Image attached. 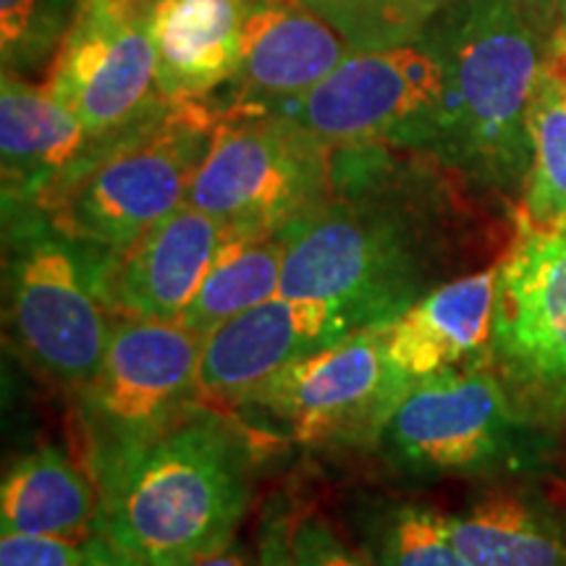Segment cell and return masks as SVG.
Here are the masks:
<instances>
[{
	"label": "cell",
	"instance_id": "cell-1",
	"mask_svg": "<svg viewBox=\"0 0 566 566\" xmlns=\"http://www.w3.org/2000/svg\"><path fill=\"white\" fill-rule=\"evenodd\" d=\"M97 533L145 566H189L237 541L252 504V443L197 407L97 480Z\"/></svg>",
	"mask_w": 566,
	"mask_h": 566
},
{
	"label": "cell",
	"instance_id": "cell-2",
	"mask_svg": "<svg viewBox=\"0 0 566 566\" xmlns=\"http://www.w3.org/2000/svg\"><path fill=\"white\" fill-rule=\"evenodd\" d=\"M520 0H449L424 30L446 74L436 158L485 195L520 200L530 176L527 108L548 40Z\"/></svg>",
	"mask_w": 566,
	"mask_h": 566
},
{
	"label": "cell",
	"instance_id": "cell-3",
	"mask_svg": "<svg viewBox=\"0 0 566 566\" xmlns=\"http://www.w3.org/2000/svg\"><path fill=\"white\" fill-rule=\"evenodd\" d=\"M6 328L48 380L80 394L111 342L105 268L113 254L61 231L45 210L3 205Z\"/></svg>",
	"mask_w": 566,
	"mask_h": 566
},
{
	"label": "cell",
	"instance_id": "cell-4",
	"mask_svg": "<svg viewBox=\"0 0 566 566\" xmlns=\"http://www.w3.org/2000/svg\"><path fill=\"white\" fill-rule=\"evenodd\" d=\"M378 446L409 478H501L537 470L551 436L514 405L491 365H464L417 380Z\"/></svg>",
	"mask_w": 566,
	"mask_h": 566
},
{
	"label": "cell",
	"instance_id": "cell-5",
	"mask_svg": "<svg viewBox=\"0 0 566 566\" xmlns=\"http://www.w3.org/2000/svg\"><path fill=\"white\" fill-rule=\"evenodd\" d=\"M216 124L218 113L208 101L168 103L105 147L48 205V218L69 237L118 258L187 202Z\"/></svg>",
	"mask_w": 566,
	"mask_h": 566
},
{
	"label": "cell",
	"instance_id": "cell-6",
	"mask_svg": "<svg viewBox=\"0 0 566 566\" xmlns=\"http://www.w3.org/2000/svg\"><path fill=\"white\" fill-rule=\"evenodd\" d=\"M202 336L181 323L122 317L101 370L80 391L92 480L150 446L205 405Z\"/></svg>",
	"mask_w": 566,
	"mask_h": 566
},
{
	"label": "cell",
	"instance_id": "cell-7",
	"mask_svg": "<svg viewBox=\"0 0 566 566\" xmlns=\"http://www.w3.org/2000/svg\"><path fill=\"white\" fill-rule=\"evenodd\" d=\"M325 147L386 145L438 155L446 74L428 34L384 51H354L321 84L265 108Z\"/></svg>",
	"mask_w": 566,
	"mask_h": 566
},
{
	"label": "cell",
	"instance_id": "cell-8",
	"mask_svg": "<svg viewBox=\"0 0 566 566\" xmlns=\"http://www.w3.org/2000/svg\"><path fill=\"white\" fill-rule=\"evenodd\" d=\"M187 202L239 237L286 229L331 192L334 150L268 111H216Z\"/></svg>",
	"mask_w": 566,
	"mask_h": 566
},
{
	"label": "cell",
	"instance_id": "cell-9",
	"mask_svg": "<svg viewBox=\"0 0 566 566\" xmlns=\"http://www.w3.org/2000/svg\"><path fill=\"white\" fill-rule=\"evenodd\" d=\"M388 323L365 325L283 367L233 409L302 446L378 443L388 417L415 386L388 354Z\"/></svg>",
	"mask_w": 566,
	"mask_h": 566
},
{
	"label": "cell",
	"instance_id": "cell-10",
	"mask_svg": "<svg viewBox=\"0 0 566 566\" xmlns=\"http://www.w3.org/2000/svg\"><path fill=\"white\" fill-rule=\"evenodd\" d=\"M488 365L535 422L566 417V231L516 221L499 263V304Z\"/></svg>",
	"mask_w": 566,
	"mask_h": 566
},
{
	"label": "cell",
	"instance_id": "cell-11",
	"mask_svg": "<svg viewBox=\"0 0 566 566\" xmlns=\"http://www.w3.org/2000/svg\"><path fill=\"white\" fill-rule=\"evenodd\" d=\"M45 87L97 137H122L166 111L150 0H82Z\"/></svg>",
	"mask_w": 566,
	"mask_h": 566
},
{
	"label": "cell",
	"instance_id": "cell-12",
	"mask_svg": "<svg viewBox=\"0 0 566 566\" xmlns=\"http://www.w3.org/2000/svg\"><path fill=\"white\" fill-rule=\"evenodd\" d=\"M373 325L336 302L273 296L202 338L205 401L233 409L283 367Z\"/></svg>",
	"mask_w": 566,
	"mask_h": 566
},
{
	"label": "cell",
	"instance_id": "cell-13",
	"mask_svg": "<svg viewBox=\"0 0 566 566\" xmlns=\"http://www.w3.org/2000/svg\"><path fill=\"white\" fill-rule=\"evenodd\" d=\"M0 82L3 205L45 210L118 137L92 134L45 84L13 71H3Z\"/></svg>",
	"mask_w": 566,
	"mask_h": 566
},
{
	"label": "cell",
	"instance_id": "cell-14",
	"mask_svg": "<svg viewBox=\"0 0 566 566\" xmlns=\"http://www.w3.org/2000/svg\"><path fill=\"white\" fill-rule=\"evenodd\" d=\"M352 53L349 42L300 0H252L242 63L208 103L216 111H265L310 92Z\"/></svg>",
	"mask_w": 566,
	"mask_h": 566
},
{
	"label": "cell",
	"instance_id": "cell-15",
	"mask_svg": "<svg viewBox=\"0 0 566 566\" xmlns=\"http://www.w3.org/2000/svg\"><path fill=\"white\" fill-rule=\"evenodd\" d=\"M210 212L184 202L105 268V300L113 315L179 323L205 275L231 239Z\"/></svg>",
	"mask_w": 566,
	"mask_h": 566
},
{
	"label": "cell",
	"instance_id": "cell-16",
	"mask_svg": "<svg viewBox=\"0 0 566 566\" xmlns=\"http://www.w3.org/2000/svg\"><path fill=\"white\" fill-rule=\"evenodd\" d=\"M499 304V263L438 283L386 325V346L409 378L488 365Z\"/></svg>",
	"mask_w": 566,
	"mask_h": 566
},
{
	"label": "cell",
	"instance_id": "cell-17",
	"mask_svg": "<svg viewBox=\"0 0 566 566\" xmlns=\"http://www.w3.org/2000/svg\"><path fill=\"white\" fill-rule=\"evenodd\" d=\"M252 0H150L158 87L168 103L210 101L233 80Z\"/></svg>",
	"mask_w": 566,
	"mask_h": 566
},
{
	"label": "cell",
	"instance_id": "cell-18",
	"mask_svg": "<svg viewBox=\"0 0 566 566\" xmlns=\"http://www.w3.org/2000/svg\"><path fill=\"white\" fill-rule=\"evenodd\" d=\"M446 527L475 566H566V512L530 488L483 491Z\"/></svg>",
	"mask_w": 566,
	"mask_h": 566
},
{
	"label": "cell",
	"instance_id": "cell-19",
	"mask_svg": "<svg viewBox=\"0 0 566 566\" xmlns=\"http://www.w3.org/2000/svg\"><path fill=\"white\" fill-rule=\"evenodd\" d=\"M101 516V491L55 446L17 459L0 488L3 533L87 537Z\"/></svg>",
	"mask_w": 566,
	"mask_h": 566
},
{
	"label": "cell",
	"instance_id": "cell-20",
	"mask_svg": "<svg viewBox=\"0 0 566 566\" xmlns=\"http://www.w3.org/2000/svg\"><path fill=\"white\" fill-rule=\"evenodd\" d=\"M530 176L516 221L537 231L566 223V42L548 40L527 108Z\"/></svg>",
	"mask_w": 566,
	"mask_h": 566
},
{
	"label": "cell",
	"instance_id": "cell-21",
	"mask_svg": "<svg viewBox=\"0 0 566 566\" xmlns=\"http://www.w3.org/2000/svg\"><path fill=\"white\" fill-rule=\"evenodd\" d=\"M283 258H286L283 229L265 237L231 233L179 323L205 338L231 317L279 296Z\"/></svg>",
	"mask_w": 566,
	"mask_h": 566
},
{
	"label": "cell",
	"instance_id": "cell-22",
	"mask_svg": "<svg viewBox=\"0 0 566 566\" xmlns=\"http://www.w3.org/2000/svg\"><path fill=\"white\" fill-rule=\"evenodd\" d=\"M357 537L375 566H475L449 535L446 514L422 504L365 509Z\"/></svg>",
	"mask_w": 566,
	"mask_h": 566
},
{
	"label": "cell",
	"instance_id": "cell-23",
	"mask_svg": "<svg viewBox=\"0 0 566 566\" xmlns=\"http://www.w3.org/2000/svg\"><path fill=\"white\" fill-rule=\"evenodd\" d=\"M354 51H384L420 40L449 0H300Z\"/></svg>",
	"mask_w": 566,
	"mask_h": 566
},
{
	"label": "cell",
	"instance_id": "cell-24",
	"mask_svg": "<svg viewBox=\"0 0 566 566\" xmlns=\"http://www.w3.org/2000/svg\"><path fill=\"white\" fill-rule=\"evenodd\" d=\"M82 0H0L3 71L27 76L53 63Z\"/></svg>",
	"mask_w": 566,
	"mask_h": 566
},
{
	"label": "cell",
	"instance_id": "cell-25",
	"mask_svg": "<svg viewBox=\"0 0 566 566\" xmlns=\"http://www.w3.org/2000/svg\"><path fill=\"white\" fill-rule=\"evenodd\" d=\"M292 551L296 566H375L315 514H302L292 522Z\"/></svg>",
	"mask_w": 566,
	"mask_h": 566
},
{
	"label": "cell",
	"instance_id": "cell-26",
	"mask_svg": "<svg viewBox=\"0 0 566 566\" xmlns=\"http://www.w3.org/2000/svg\"><path fill=\"white\" fill-rule=\"evenodd\" d=\"M0 566H84V541L63 535L3 533Z\"/></svg>",
	"mask_w": 566,
	"mask_h": 566
},
{
	"label": "cell",
	"instance_id": "cell-27",
	"mask_svg": "<svg viewBox=\"0 0 566 566\" xmlns=\"http://www.w3.org/2000/svg\"><path fill=\"white\" fill-rule=\"evenodd\" d=\"M292 516L283 509H273L260 530L254 566H296L292 551Z\"/></svg>",
	"mask_w": 566,
	"mask_h": 566
},
{
	"label": "cell",
	"instance_id": "cell-28",
	"mask_svg": "<svg viewBox=\"0 0 566 566\" xmlns=\"http://www.w3.org/2000/svg\"><path fill=\"white\" fill-rule=\"evenodd\" d=\"M84 566H145L139 558L126 554L122 546L105 537L103 533H92L84 541Z\"/></svg>",
	"mask_w": 566,
	"mask_h": 566
},
{
	"label": "cell",
	"instance_id": "cell-29",
	"mask_svg": "<svg viewBox=\"0 0 566 566\" xmlns=\"http://www.w3.org/2000/svg\"><path fill=\"white\" fill-rule=\"evenodd\" d=\"M189 566H254V556L247 551V546H242V543L233 541L231 546L218 551V554L197 558V562Z\"/></svg>",
	"mask_w": 566,
	"mask_h": 566
},
{
	"label": "cell",
	"instance_id": "cell-30",
	"mask_svg": "<svg viewBox=\"0 0 566 566\" xmlns=\"http://www.w3.org/2000/svg\"><path fill=\"white\" fill-rule=\"evenodd\" d=\"M541 13L551 27V38L556 42H566V0H543Z\"/></svg>",
	"mask_w": 566,
	"mask_h": 566
},
{
	"label": "cell",
	"instance_id": "cell-31",
	"mask_svg": "<svg viewBox=\"0 0 566 566\" xmlns=\"http://www.w3.org/2000/svg\"><path fill=\"white\" fill-rule=\"evenodd\" d=\"M562 231H566V223H564V229H562Z\"/></svg>",
	"mask_w": 566,
	"mask_h": 566
}]
</instances>
